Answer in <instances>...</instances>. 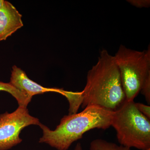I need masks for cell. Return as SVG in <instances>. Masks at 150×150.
<instances>
[{"mask_svg":"<svg viewBox=\"0 0 150 150\" xmlns=\"http://www.w3.org/2000/svg\"><path fill=\"white\" fill-rule=\"evenodd\" d=\"M81 93L83 109L95 105L114 111L126 101L115 58L106 50L100 52L96 64L88 72L86 83Z\"/></svg>","mask_w":150,"mask_h":150,"instance_id":"6da1fadb","label":"cell"},{"mask_svg":"<svg viewBox=\"0 0 150 150\" xmlns=\"http://www.w3.org/2000/svg\"><path fill=\"white\" fill-rule=\"evenodd\" d=\"M74 150H83L82 146L80 143H79L77 144Z\"/></svg>","mask_w":150,"mask_h":150,"instance_id":"4fadbf2b","label":"cell"},{"mask_svg":"<svg viewBox=\"0 0 150 150\" xmlns=\"http://www.w3.org/2000/svg\"><path fill=\"white\" fill-rule=\"evenodd\" d=\"M90 150H131V149L102 139H96L91 143Z\"/></svg>","mask_w":150,"mask_h":150,"instance_id":"9c48e42d","label":"cell"},{"mask_svg":"<svg viewBox=\"0 0 150 150\" xmlns=\"http://www.w3.org/2000/svg\"><path fill=\"white\" fill-rule=\"evenodd\" d=\"M113 111L95 105L86 106L81 112L64 115L54 130L41 123L43 136L39 143L47 144L57 150H67L74 142L92 129L103 130L111 126Z\"/></svg>","mask_w":150,"mask_h":150,"instance_id":"7a4b0ae2","label":"cell"},{"mask_svg":"<svg viewBox=\"0 0 150 150\" xmlns=\"http://www.w3.org/2000/svg\"><path fill=\"white\" fill-rule=\"evenodd\" d=\"M150 120L137 109L134 101L126 100L113 111L111 126L120 145L144 150L150 148Z\"/></svg>","mask_w":150,"mask_h":150,"instance_id":"3957f363","label":"cell"},{"mask_svg":"<svg viewBox=\"0 0 150 150\" xmlns=\"http://www.w3.org/2000/svg\"><path fill=\"white\" fill-rule=\"evenodd\" d=\"M132 6L137 8H148L150 6L149 0H129L127 1Z\"/></svg>","mask_w":150,"mask_h":150,"instance_id":"7c38bea8","label":"cell"},{"mask_svg":"<svg viewBox=\"0 0 150 150\" xmlns=\"http://www.w3.org/2000/svg\"><path fill=\"white\" fill-rule=\"evenodd\" d=\"M22 17L12 4L3 1L0 9V41L6 40L23 26Z\"/></svg>","mask_w":150,"mask_h":150,"instance_id":"52a82bcc","label":"cell"},{"mask_svg":"<svg viewBox=\"0 0 150 150\" xmlns=\"http://www.w3.org/2000/svg\"><path fill=\"white\" fill-rule=\"evenodd\" d=\"M10 83L20 91L28 96L45 93L56 92L64 94L65 90L62 89L48 88L36 83L28 77L25 71L16 66H13L11 71Z\"/></svg>","mask_w":150,"mask_h":150,"instance_id":"8992f818","label":"cell"},{"mask_svg":"<svg viewBox=\"0 0 150 150\" xmlns=\"http://www.w3.org/2000/svg\"><path fill=\"white\" fill-rule=\"evenodd\" d=\"M144 150H150V148H149V149H146Z\"/></svg>","mask_w":150,"mask_h":150,"instance_id":"9a60e30c","label":"cell"},{"mask_svg":"<svg viewBox=\"0 0 150 150\" xmlns=\"http://www.w3.org/2000/svg\"><path fill=\"white\" fill-rule=\"evenodd\" d=\"M40 123L23 106H18L11 113L0 114V150H9L21 143L19 135L22 130L30 125L39 126Z\"/></svg>","mask_w":150,"mask_h":150,"instance_id":"5b68a950","label":"cell"},{"mask_svg":"<svg viewBox=\"0 0 150 150\" xmlns=\"http://www.w3.org/2000/svg\"><path fill=\"white\" fill-rule=\"evenodd\" d=\"M3 1L4 0H0V9H1V7L2 5Z\"/></svg>","mask_w":150,"mask_h":150,"instance_id":"5bb4252c","label":"cell"},{"mask_svg":"<svg viewBox=\"0 0 150 150\" xmlns=\"http://www.w3.org/2000/svg\"><path fill=\"white\" fill-rule=\"evenodd\" d=\"M135 105H136L137 109L139 110V112L149 119H150V106L149 105H146L139 103H135Z\"/></svg>","mask_w":150,"mask_h":150,"instance_id":"8fae6325","label":"cell"},{"mask_svg":"<svg viewBox=\"0 0 150 150\" xmlns=\"http://www.w3.org/2000/svg\"><path fill=\"white\" fill-rule=\"evenodd\" d=\"M1 91L7 92L11 94L16 100L18 106L27 107L32 98L20 91L10 83H7L0 81V91Z\"/></svg>","mask_w":150,"mask_h":150,"instance_id":"ba28073f","label":"cell"},{"mask_svg":"<svg viewBox=\"0 0 150 150\" xmlns=\"http://www.w3.org/2000/svg\"><path fill=\"white\" fill-rule=\"evenodd\" d=\"M144 96L145 99L148 104L150 103V76H149L145 80L142 86L141 91Z\"/></svg>","mask_w":150,"mask_h":150,"instance_id":"30bf717a","label":"cell"},{"mask_svg":"<svg viewBox=\"0 0 150 150\" xmlns=\"http://www.w3.org/2000/svg\"><path fill=\"white\" fill-rule=\"evenodd\" d=\"M127 101H134L150 76V48L135 51L121 45L114 56Z\"/></svg>","mask_w":150,"mask_h":150,"instance_id":"277c9868","label":"cell"}]
</instances>
